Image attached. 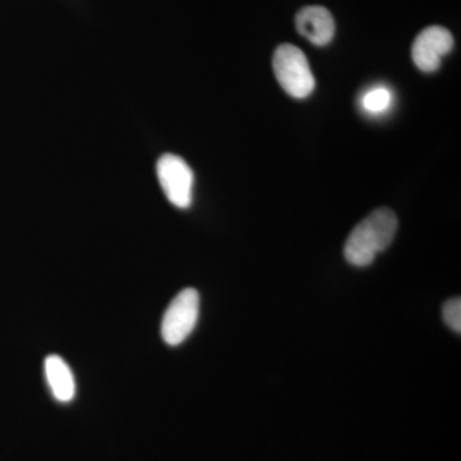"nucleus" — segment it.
<instances>
[{"instance_id":"f257e3e1","label":"nucleus","mask_w":461,"mask_h":461,"mask_svg":"<svg viewBox=\"0 0 461 461\" xmlns=\"http://www.w3.org/2000/svg\"><path fill=\"white\" fill-rule=\"evenodd\" d=\"M396 214L387 208H379L351 230L346 240L344 254L346 260L355 267H366L375 257L390 247L395 239Z\"/></svg>"},{"instance_id":"f03ea898","label":"nucleus","mask_w":461,"mask_h":461,"mask_svg":"<svg viewBox=\"0 0 461 461\" xmlns=\"http://www.w3.org/2000/svg\"><path fill=\"white\" fill-rule=\"evenodd\" d=\"M273 69L282 89L296 99H305L314 91L315 80L308 58L293 44H282L273 54Z\"/></svg>"},{"instance_id":"7ed1b4c3","label":"nucleus","mask_w":461,"mask_h":461,"mask_svg":"<svg viewBox=\"0 0 461 461\" xmlns=\"http://www.w3.org/2000/svg\"><path fill=\"white\" fill-rule=\"evenodd\" d=\"M200 296L195 288H185L167 308L160 333L167 345L178 346L189 339L199 320Z\"/></svg>"},{"instance_id":"20e7f679","label":"nucleus","mask_w":461,"mask_h":461,"mask_svg":"<svg viewBox=\"0 0 461 461\" xmlns=\"http://www.w3.org/2000/svg\"><path fill=\"white\" fill-rule=\"evenodd\" d=\"M157 176L167 199L180 209L193 203L194 173L190 166L175 154H165L158 160Z\"/></svg>"},{"instance_id":"39448f33","label":"nucleus","mask_w":461,"mask_h":461,"mask_svg":"<svg viewBox=\"0 0 461 461\" xmlns=\"http://www.w3.org/2000/svg\"><path fill=\"white\" fill-rule=\"evenodd\" d=\"M454 48V38L442 26H429L415 38L411 57L415 66L423 72H435L441 66L442 58Z\"/></svg>"},{"instance_id":"423d86ee","label":"nucleus","mask_w":461,"mask_h":461,"mask_svg":"<svg viewBox=\"0 0 461 461\" xmlns=\"http://www.w3.org/2000/svg\"><path fill=\"white\" fill-rule=\"evenodd\" d=\"M296 29L300 35L317 47H326L335 36V20L329 9L308 5L297 12Z\"/></svg>"},{"instance_id":"0eeeda50","label":"nucleus","mask_w":461,"mask_h":461,"mask_svg":"<svg viewBox=\"0 0 461 461\" xmlns=\"http://www.w3.org/2000/svg\"><path fill=\"white\" fill-rule=\"evenodd\" d=\"M44 373L51 395L58 402H71L75 399V375L63 357L58 355L47 357L44 362Z\"/></svg>"},{"instance_id":"6e6552de","label":"nucleus","mask_w":461,"mask_h":461,"mask_svg":"<svg viewBox=\"0 0 461 461\" xmlns=\"http://www.w3.org/2000/svg\"><path fill=\"white\" fill-rule=\"evenodd\" d=\"M362 107L366 113L377 115L384 113L393 104V93L384 86L372 87L363 94Z\"/></svg>"},{"instance_id":"1a4fd4ad","label":"nucleus","mask_w":461,"mask_h":461,"mask_svg":"<svg viewBox=\"0 0 461 461\" xmlns=\"http://www.w3.org/2000/svg\"><path fill=\"white\" fill-rule=\"evenodd\" d=\"M442 317L445 323L450 327L454 332L461 333V300L460 297H453L445 303L442 308Z\"/></svg>"}]
</instances>
